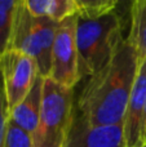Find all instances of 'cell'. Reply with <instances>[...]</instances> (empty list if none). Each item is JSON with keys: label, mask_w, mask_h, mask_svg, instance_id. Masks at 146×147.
<instances>
[{"label": "cell", "mask_w": 146, "mask_h": 147, "mask_svg": "<svg viewBox=\"0 0 146 147\" xmlns=\"http://www.w3.org/2000/svg\"><path fill=\"white\" fill-rule=\"evenodd\" d=\"M140 59L127 39L111 61L89 76L78 97V110L91 125L123 124Z\"/></svg>", "instance_id": "obj_1"}, {"label": "cell", "mask_w": 146, "mask_h": 147, "mask_svg": "<svg viewBox=\"0 0 146 147\" xmlns=\"http://www.w3.org/2000/svg\"><path fill=\"white\" fill-rule=\"evenodd\" d=\"M122 28V20L116 10L98 18L78 16L76 47L82 78L92 76L111 61L124 41Z\"/></svg>", "instance_id": "obj_2"}, {"label": "cell", "mask_w": 146, "mask_h": 147, "mask_svg": "<svg viewBox=\"0 0 146 147\" xmlns=\"http://www.w3.org/2000/svg\"><path fill=\"white\" fill-rule=\"evenodd\" d=\"M74 117V88L62 86L45 78L32 147H65Z\"/></svg>", "instance_id": "obj_3"}, {"label": "cell", "mask_w": 146, "mask_h": 147, "mask_svg": "<svg viewBox=\"0 0 146 147\" xmlns=\"http://www.w3.org/2000/svg\"><path fill=\"white\" fill-rule=\"evenodd\" d=\"M78 16L59 22L52 49V66L49 78L66 88H74L82 79L76 47Z\"/></svg>", "instance_id": "obj_4"}, {"label": "cell", "mask_w": 146, "mask_h": 147, "mask_svg": "<svg viewBox=\"0 0 146 147\" xmlns=\"http://www.w3.org/2000/svg\"><path fill=\"white\" fill-rule=\"evenodd\" d=\"M0 74L9 111L22 102L40 76L35 59L14 49L0 56Z\"/></svg>", "instance_id": "obj_5"}, {"label": "cell", "mask_w": 146, "mask_h": 147, "mask_svg": "<svg viewBox=\"0 0 146 147\" xmlns=\"http://www.w3.org/2000/svg\"><path fill=\"white\" fill-rule=\"evenodd\" d=\"M65 147H126L123 124L91 125L75 115Z\"/></svg>", "instance_id": "obj_6"}, {"label": "cell", "mask_w": 146, "mask_h": 147, "mask_svg": "<svg viewBox=\"0 0 146 147\" xmlns=\"http://www.w3.org/2000/svg\"><path fill=\"white\" fill-rule=\"evenodd\" d=\"M146 105V59L140 62L124 117L126 147H137L141 143V124Z\"/></svg>", "instance_id": "obj_7"}, {"label": "cell", "mask_w": 146, "mask_h": 147, "mask_svg": "<svg viewBox=\"0 0 146 147\" xmlns=\"http://www.w3.org/2000/svg\"><path fill=\"white\" fill-rule=\"evenodd\" d=\"M43 84L44 78L38 76L27 96L9 111L10 121L31 136L38 128L43 101Z\"/></svg>", "instance_id": "obj_8"}, {"label": "cell", "mask_w": 146, "mask_h": 147, "mask_svg": "<svg viewBox=\"0 0 146 147\" xmlns=\"http://www.w3.org/2000/svg\"><path fill=\"white\" fill-rule=\"evenodd\" d=\"M25 5L32 17L58 23L78 13L76 0H25Z\"/></svg>", "instance_id": "obj_9"}, {"label": "cell", "mask_w": 146, "mask_h": 147, "mask_svg": "<svg viewBox=\"0 0 146 147\" xmlns=\"http://www.w3.org/2000/svg\"><path fill=\"white\" fill-rule=\"evenodd\" d=\"M140 62L146 59V0H136L131 7V30L127 38Z\"/></svg>", "instance_id": "obj_10"}, {"label": "cell", "mask_w": 146, "mask_h": 147, "mask_svg": "<svg viewBox=\"0 0 146 147\" xmlns=\"http://www.w3.org/2000/svg\"><path fill=\"white\" fill-rule=\"evenodd\" d=\"M20 0H0V56L9 51Z\"/></svg>", "instance_id": "obj_11"}, {"label": "cell", "mask_w": 146, "mask_h": 147, "mask_svg": "<svg viewBox=\"0 0 146 147\" xmlns=\"http://www.w3.org/2000/svg\"><path fill=\"white\" fill-rule=\"evenodd\" d=\"M78 13L83 18H98L116 10L115 0H76Z\"/></svg>", "instance_id": "obj_12"}, {"label": "cell", "mask_w": 146, "mask_h": 147, "mask_svg": "<svg viewBox=\"0 0 146 147\" xmlns=\"http://www.w3.org/2000/svg\"><path fill=\"white\" fill-rule=\"evenodd\" d=\"M4 147H32V136L18 128L9 120Z\"/></svg>", "instance_id": "obj_13"}, {"label": "cell", "mask_w": 146, "mask_h": 147, "mask_svg": "<svg viewBox=\"0 0 146 147\" xmlns=\"http://www.w3.org/2000/svg\"><path fill=\"white\" fill-rule=\"evenodd\" d=\"M8 123H9V109H8L5 94L3 92L0 93V147H4Z\"/></svg>", "instance_id": "obj_14"}, {"label": "cell", "mask_w": 146, "mask_h": 147, "mask_svg": "<svg viewBox=\"0 0 146 147\" xmlns=\"http://www.w3.org/2000/svg\"><path fill=\"white\" fill-rule=\"evenodd\" d=\"M146 142V105L144 110V115H142V124H141V143Z\"/></svg>", "instance_id": "obj_15"}, {"label": "cell", "mask_w": 146, "mask_h": 147, "mask_svg": "<svg viewBox=\"0 0 146 147\" xmlns=\"http://www.w3.org/2000/svg\"><path fill=\"white\" fill-rule=\"evenodd\" d=\"M4 89H3V78H1V74H0V93H3Z\"/></svg>", "instance_id": "obj_16"}, {"label": "cell", "mask_w": 146, "mask_h": 147, "mask_svg": "<svg viewBox=\"0 0 146 147\" xmlns=\"http://www.w3.org/2000/svg\"><path fill=\"white\" fill-rule=\"evenodd\" d=\"M137 147H146V142H142V143H140V145L137 146Z\"/></svg>", "instance_id": "obj_17"}]
</instances>
